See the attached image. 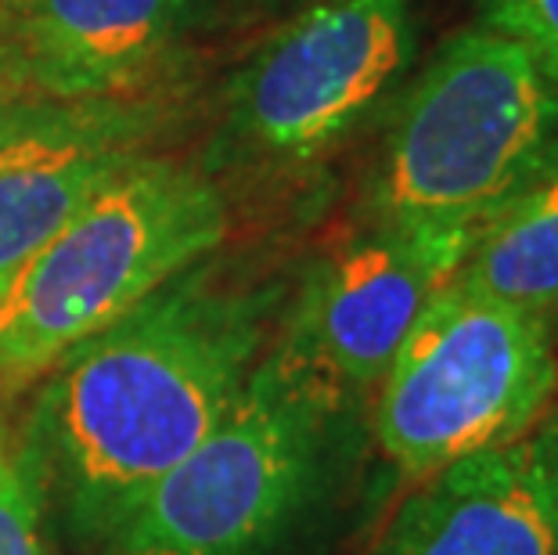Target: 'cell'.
I'll use <instances>...</instances> for the list:
<instances>
[{
	"instance_id": "cell-14",
	"label": "cell",
	"mask_w": 558,
	"mask_h": 555,
	"mask_svg": "<svg viewBox=\"0 0 558 555\" xmlns=\"http://www.w3.org/2000/svg\"><path fill=\"white\" fill-rule=\"evenodd\" d=\"M22 101H26V98H19V94L11 91L8 80L0 76V134H4V126H8V120H11V112H15Z\"/></svg>"
},
{
	"instance_id": "cell-2",
	"label": "cell",
	"mask_w": 558,
	"mask_h": 555,
	"mask_svg": "<svg viewBox=\"0 0 558 555\" xmlns=\"http://www.w3.org/2000/svg\"><path fill=\"white\" fill-rule=\"evenodd\" d=\"M228 234L206 170L137 156L0 289V394L37 386L69 350L105 333L202 264Z\"/></svg>"
},
{
	"instance_id": "cell-6",
	"label": "cell",
	"mask_w": 558,
	"mask_h": 555,
	"mask_svg": "<svg viewBox=\"0 0 558 555\" xmlns=\"http://www.w3.org/2000/svg\"><path fill=\"white\" fill-rule=\"evenodd\" d=\"M414 58V0H300L228 87V134L256 159L306 162L342 141Z\"/></svg>"
},
{
	"instance_id": "cell-7",
	"label": "cell",
	"mask_w": 558,
	"mask_h": 555,
	"mask_svg": "<svg viewBox=\"0 0 558 555\" xmlns=\"http://www.w3.org/2000/svg\"><path fill=\"white\" fill-rule=\"evenodd\" d=\"M476 228L378 220L311 270L275 372L325 415L375 394L400 342L476 245Z\"/></svg>"
},
{
	"instance_id": "cell-11",
	"label": "cell",
	"mask_w": 558,
	"mask_h": 555,
	"mask_svg": "<svg viewBox=\"0 0 558 555\" xmlns=\"http://www.w3.org/2000/svg\"><path fill=\"white\" fill-rule=\"evenodd\" d=\"M458 281L548 322L558 314V156L483 224Z\"/></svg>"
},
{
	"instance_id": "cell-1",
	"label": "cell",
	"mask_w": 558,
	"mask_h": 555,
	"mask_svg": "<svg viewBox=\"0 0 558 555\" xmlns=\"http://www.w3.org/2000/svg\"><path fill=\"white\" fill-rule=\"evenodd\" d=\"M264 292L195 264L37 383L22 469L69 530L98 545L148 483L187 458L242 397L267 336Z\"/></svg>"
},
{
	"instance_id": "cell-5",
	"label": "cell",
	"mask_w": 558,
	"mask_h": 555,
	"mask_svg": "<svg viewBox=\"0 0 558 555\" xmlns=\"http://www.w3.org/2000/svg\"><path fill=\"white\" fill-rule=\"evenodd\" d=\"M328 419L267 358L206 441L105 530L101 555H267L311 502Z\"/></svg>"
},
{
	"instance_id": "cell-8",
	"label": "cell",
	"mask_w": 558,
	"mask_h": 555,
	"mask_svg": "<svg viewBox=\"0 0 558 555\" xmlns=\"http://www.w3.org/2000/svg\"><path fill=\"white\" fill-rule=\"evenodd\" d=\"M162 120L134 98L22 101L0 134V289L126 162Z\"/></svg>"
},
{
	"instance_id": "cell-3",
	"label": "cell",
	"mask_w": 558,
	"mask_h": 555,
	"mask_svg": "<svg viewBox=\"0 0 558 555\" xmlns=\"http://www.w3.org/2000/svg\"><path fill=\"white\" fill-rule=\"evenodd\" d=\"M558 156V80L526 47L476 26L450 37L389 123L375 214L476 228Z\"/></svg>"
},
{
	"instance_id": "cell-12",
	"label": "cell",
	"mask_w": 558,
	"mask_h": 555,
	"mask_svg": "<svg viewBox=\"0 0 558 555\" xmlns=\"http://www.w3.org/2000/svg\"><path fill=\"white\" fill-rule=\"evenodd\" d=\"M480 26L522 44L558 80V0H480Z\"/></svg>"
},
{
	"instance_id": "cell-13",
	"label": "cell",
	"mask_w": 558,
	"mask_h": 555,
	"mask_svg": "<svg viewBox=\"0 0 558 555\" xmlns=\"http://www.w3.org/2000/svg\"><path fill=\"white\" fill-rule=\"evenodd\" d=\"M40 498L26 469L0 441V555H47Z\"/></svg>"
},
{
	"instance_id": "cell-9",
	"label": "cell",
	"mask_w": 558,
	"mask_h": 555,
	"mask_svg": "<svg viewBox=\"0 0 558 555\" xmlns=\"http://www.w3.org/2000/svg\"><path fill=\"white\" fill-rule=\"evenodd\" d=\"M414 483L372 555H558V400L526 433Z\"/></svg>"
},
{
	"instance_id": "cell-10",
	"label": "cell",
	"mask_w": 558,
	"mask_h": 555,
	"mask_svg": "<svg viewBox=\"0 0 558 555\" xmlns=\"http://www.w3.org/2000/svg\"><path fill=\"white\" fill-rule=\"evenodd\" d=\"M195 0H0V76L26 101L134 98Z\"/></svg>"
},
{
	"instance_id": "cell-15",
	"label": "cell",
	"mask_w": 558,
	"mask_h": 555,
	"mask_svg": "<svg viewBox=\"0 0 558 555\" xmlns=\"http://www.w3.org/2000/svg\"><path fill=\"white\" fill-rule=\"evenodd\" d=\"M0 397H4V394H0Z\"/></svg>"
},
{
	"instance_id": "cell-4",
	"label": "cell",
	"mask_w": 558,
	"mask_h": 555,
	"mask_svg": "<svg viewBox=\"0 0 558 555\" xmlns=\"http://www.w3.org/2000/svg\"><path fill=\"white\" fill-rule=\"evenodd\" d=\"M558 394L551 322L454 278L433 297L383 383L375 436L408 480L526 433Z\"/></svg>"
}]
</instances>
